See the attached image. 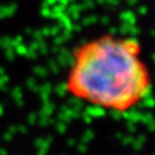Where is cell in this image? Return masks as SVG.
<instances>
[{
  "label": "cell",
  "mask_w": 155,
  "mask_h": 155,
  "mask_svg": "<svg viewBox=\"0 0 155 155\" xmlns=\"http://www.w3.org/2000/svg\"><path fill=\"white\" fill-rule=\"evenodd\" d=\"M133 38L105 35L72 53L66 90L72 97L111 111H127L148 94L152 79Z\"/></svg>",
  "instance_id": "6da1fadb"
}]
</instances>
